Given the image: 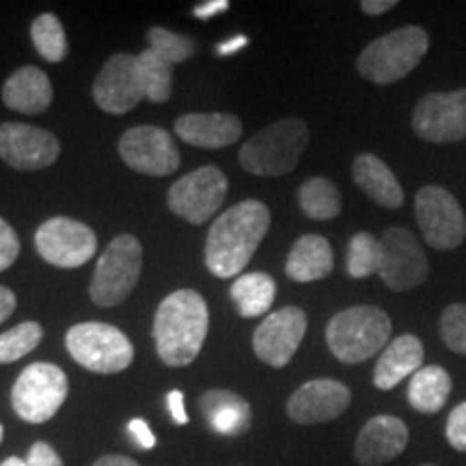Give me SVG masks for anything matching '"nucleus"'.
Returning <instances> with one entry per match:
<instances>
[{"label": "nucleus", "mask_w": 466, "mask_h": 466, "mask_svg": "<svg viewBox=\"0 0 466 466\" xmlns=\"http://www.w3.org/2000/svg\"><path fill=\"white\" fill-rule=\"evenodd\" d=\"M270 229V209L266 203L248 199L220 214L209 227L206 266L214 277L240 275Z\"/></svg>", "instance_id": "1"}, {"label": "nucleus", "mask_w": 466, "mask_h": 466, "mask_svg": "<svg viewBox=\"0 0 466 466\" xmlns=\"http://www.w3.org/2000/svg\"><path fill=\"white\" fill-rule=\"evenodd\" d=\"M209 329L203 296L195 289H177L160 302L154 319L156 350L162 363L186 367L199 357Z\"/></svg>", "instance_id": "2"}, {"label": "nucleus", "mask_w": 466, "mask_h": 466, "mask_svg": "<svg viewBox=\"0 0 466 466\" xmlns=\"http://www.w3.org/2000/svg\"><path fill=\"white\" fill-rule=\"evenodd\" d=\"M391 318L382 309L357 305L343 309L326 326V343L341 363L357 365L382 352L391 339Z\"/></svg>", "instance_id": "3"}, {"label": "nucleus", "mask_w": 466, "mask_h": 466, "mask_svg": "<svg viewBox=\"0 0 466 466\" xmlns=\"http://www.w3.org/2000/svg\"><path fill=\"white\" fill-rule=\"evenodd\" d=\"M309 143V127L300 119H281L248 138L240 149L244 171L261 177H281L299 165Z\"/></svg>", "instance_id": "4"}, {"label": "nucleus", "mask_w": 466, "mask_h": 466, "mask_svg": "<svg viewBox=\"0 0 466 466\" xmlns=\"http://www.w3.org/2000/svg\"><path fill=\"white\" fill-rule=\"evenodd\" d=\"M430 37L421 26H404L387 33L360 52L357 69L374 85H391L406 78L423 61Z\"/></svg>", "instance_id": "5"}, {"label": "nucleus", "mask_w": 466, "mask_h": 466, "mask_svg": "<svg viewBox=\"0 0 466 466\" xmlns=\"http://www.w3.org/2000/svg\"><path fill=\"white\" fill-rule=\"evenodd\" d=\"M143 268V247L130 233H121L97 259L89 285L91 300L97 307H115L137 288Z\"/></svg>", "instance_id": "6"}, {"label": "nucleus", "mask_w": 466, "mask_h": 466, "mask_svg": "<svg viewBox=\"0 0 466 466\" xmlns=\"http://www.w3.org/2000/svg\"><path fill=\"white\" fill-rule=\"evenodd\" d=\"M67 352L93 374H119L134 360L132 341L119 329L102 322H85L69 329Z\"/></svg>", "instance_id": "7"}, {"label": "nucleus", "mask_w": 466, "mask_h": 466, "mask_svg": "<svg viewBox=\"0 0 466 466\" xmlns=\"http://www.w3.org/2000/svg\"><path fill=\"white\" fill-rule=\"evenodd\" d=\"M69 382L66 371L52 363L28 365L11 389L15 415L26 423H46L66 404Z\"/></svg>", "instance_id": "8"}, {"label": "nucleus", "mask_w": 466, "mask_h": 466, "mask_svg": "<svg viewBox=\"0 0 466 466\" xmlns=\"http://www.w3.org/2000/svg\"><path fill=\"white\" fill-rule=\"evenodd\" d=\"M415 214L425 242L436 250H453L466 238V217L456 197L441 186H423L415 197Z\"/></svg>", "instance_id": "9"}, {"label": "nucleus", "mask_w": 466, "mask_h": 466, "mask_svg": "<svg viewBox=\"0 0 466 466\" xmlns=\"http://www.w3.org/2000/svg\"><path fill=\"white\" fill-rule=\"evenodd\" d=\"M229 182L217 167H201L184 175L168 190V208L192 225L208 223L223 206Z\"/></svg>", "instance_id": "10"}, {"label": "nucleus", "mask_w": 466, "mask_h": 466, "mask_svg": "<svg viewBox=\"0 0 466 466\" xmlns=\"http://www.w3.org/2000/svg\"><path fill=\"white\" fill-rule=\"evenodd\" d=\"M35 247L48 264L72 270L85 266L96 255L97 238L91 227L80 220L55 217L35 233Z\"/></svg>", "instance_id": "11"}, {"label": "nucleus", "mask_w": 466, "mask_h": 466, "mask_svg": "<svg viewBox=\"0 0 466 466\" xmlns=\"http://www.w3.org/2000/svg\"><path fill=\"white\" fill-rule=\"evenodd\" d=\"M382 283L393 291H406L421 285L430 275V261L421 244L406 227H389L380 238Z\"/></svg>", "instance_id": "12"}, {"label": "nucleus", "mask_w": 466, "mask_h": 466, "mask_svg": "<svg viewBox=\"0 0 466 466\" xmlns=\"http://www.w3.org/2000/svg\"><path fill=\"white\" fill-rule=\"evenodd\" d=\"M412 130L428 143L466 138V89L436 91L421 97L412 113Z\"/></svg>", "instance_id": "13"}, {"label": "nucleus", "mask_w": 466, "mask_h": 466, "mask_svg": "<svg viewBox=\"0 0 466 466\" xmlns=\"http://www.w3.org/2000/svg\"><path fill=\"white\" fill-rule=\"evenodd\" d=\"M121 158L132 171L165 177L179 168V149L171 134L158 126H137L127 130L119 141Z\"/></svg>", "instance_id": "14"}, {"label": "nucleus", "mask_w": 466, "mask_h": 466, "mask_svg": "<svg viewBox=\"0 0 466 466\" xmlns=\"http://www.w3.org/2000/svg\"><path fill=\"white\" fill-rule=\"evenodd\" d=\"M305 333V311L300 307H283L258 326L253 335V350L266 365L281 370L299 352Z\"/></svg>", "instance_id": "15"}, {"label": "nucleus", "mask_w": 466, "mask_h": 466, "mask_svg": "<svg viewBox=\"0 0 466 466\" xmlns=\"http://www.w3.org/2000/svg\"><path fill=\"white\" fill-rule=\"evenodd\" d=\"M145 97L138 56L115 55L104 63L93 83V100L104 113L124 115L137 108Z\"/></svg>", "instance_id": "16"}, {"label": "nucleus", "mask_w": 466, "mask_h": 466, "mask_svg": "<svg viewBox=\"0 0 466 466\" xmlns=\"http://www.w3.org/2000/svg\"><path fill=\"white\" fill-rule=\"evenodd\" d=\"M61 145L55 134L26 124H0V158L17 171H39L55 165Z\"/></svg>", "instance_id": "17"}, {"label": "nucleus", "mask_w": 466, "mask_h": 466, "mask_svg": "<svg viewBox=\"0 0 466 466\" xmlns=\"http://www.w3.org/2000/svg\"><path fill=\"white\" fill-rule=\"evenodd\" d=\"M350 401H352V393L346 384L330 380V378H318L296 389L285 408L294 423L316 425L341 417L350 408Z\"/></svg>", "instance_id": "18"}, {"label": "nucleus", "mask_w": 466, "mask_h": 466, "mask_svg": "<svg viewBox=\"0 0 466 466\" xmlns=\"http://www.w3.org/2000/svg\"><path fill=\"white\" fill-rule=\"evenodd\" d=\"M408 441L410 432L400 417L376 415L360 428L354 442V458L360 466H382L400 458Z\"/></svg>", "instance_id": "19"}, {"label": "nucleus", "mask_w": 466, "mask_h": 466, "mask_svg": "<svg viewBox=\"0 0 466 466\" xmlns=\"http://www.w3.org/2000/svg\"><path fill=\"white\" fill-rule=\"evenodd\" d=\"M175 132L192 147L223 149L242 137V121L227 113H190L175 121Z\"/></svg>", "instance_id": "20"}, {"label": "nucleus", "mask_w": 466, "mask_h": 466, "mask_svg": "<svg viewBox=\"0 0 466 466\" xmlns=\"http://www.w3.org/2000/svg\"><path fill=\"white\" fill-rule=\"evenodd\" d=\"M425 350L415 335H400L382 350L374 370V387L391 391L401 380L412 378L423 367Z\"/></svg>", "instance_id": "21"}, {"label": "nucleus", "mask_w": 466, "mask_h": 466, "mask_svg": "<svg viewBox=\"0 0 466 466\" xmlns=\"http://www.w3.org/2000/svg\"><path fill=\"white\" fill-rule=\"evenodd\" d=\"M199 408L209 428L220 436H242L248 432L253 412L242 395L227 389H209L199 398Z\"/></svg>", "instance_id": "22"}, {"label": "nucleus", "mask_w": 466, "mask_h": 466, "mask_svg": "<svg viewBox=\"0 0 466 466\" xmlns=\"http://www.w3.org/2000/svg\"><path fill=\"white\" fill-rule=\"evenodd\" d=\"M5 106L25 115H39L50 108L52 85L39 67H20L7 78L3 86Z\"/></svg>", "instance_id": "23"}, {"label": "nucleus", "mask_w": 466, "mask_h": 466, "mask_svg": "<svg viewBox=\"0 0 466 466\" xmlns=\"http://www.w3.org/2000/svg\"><path fill=\"white\" fill-rule=\"evenodd\" d=\"M335 255L330 242L322 236H302L296 240L288 255L285 272L296 283L322 281L333 272Z\"/></svg>", "instance_id": "24"}, {"label": "nucleus", "mask_w": 466, "mask_h": 466, "mask_svg": "<svg viewBox=\"0 0 466 466\" xmlns=\"http://www.w3.org/2000/svg\"><path fill=\"white\" fill-rule=\"evenodd\" d=\"M352 177L371 201L387 209L404 206V190L389 165L374 154H360L352 165Z\"/></svg>", "instance_id": "25"}, {"label": "nucleus", "mask_w": 466, "mask_h": 466, "mask_svg": "<svg viewBox=\"0 0 466 466\" xmlns=\"http://www.w3.org/2000/svg\"><path fill=\"white\" fill-rule=\"evenodd\" d=\"M451 395V376L441 365H425L410 378L408 401L421 415H436Z\"/></svg>", "instance_id": "26"}, {"label": "nucleus", "mask_w": 466, "mask_h": 466, "mask_svg": "<svg viewBox=\"0 0 466 466\" xmlns=\"http://www.w3.org/2000/svg\"><path fill=\"white\" fill-rule=\"evenodd\" d=\"M277 296L275 279L266 272H248L231 285V299L242 318H259L270 311Z\"/></svg>", "instance_id": "27"}, {"label": "nucleus", "mask_w": 466, "mask_h": 466, "mask_svg": "<svg viewBox=\"0 0 466 466\" xmlns=\"http://www.w3.org/2000/svg\"><path fill=\"white\" fill-rule=\"evenodd\" d=\"M299 203L305 217L333 220L341 214V197L337 186L326 177H311L299 188Z\"/></svg>", "instance_id": "28"}, {"label": "nucleus", "mask_w": 466, "mask_h": 466, "mask_svg": "<svg viewBox=\"0 0 466 466\" xmlns=\"http://www.w3.org/2000/svg\"><path fill=\"white\" fill-rule=\"evenodd\" d=\"M138 72H141L145 97L154 104L168 102L173 91V66L158 52L147 48L138 55Z\"/></svg>", "instance_id": "29"}, {"label": "nucleus", "mask_w": 466, "mask_h": 466, "mask_svg": "<svg viewBox=\"0 0 466 466\" xmlns=\"http://www.w3.org/2000/svg\"><path fill=\"white\" fill-rule=\"evenodd\" d=\"M31 39L35 50L46 61L58 63L67 56V37L66 28L55 14H42L31 25Z\"/></svg>", "instance_id": "30"}, {"label": "nucleus", "mask_w": 466, "mask_h": 466, "mask_svg": "<svg viewBox=\"0 0 466 466\" xmlns=\"http://www.w3.org/2000/svg\"><path fill=\"white\" fill-rule=\"evenodd\" d=\"M382 247L378 238L367 231L354 233L348 244V275L352 279H365L380 272Z\"/></svg>", "instance_id": "31"}, {"label": "nucleus", "mask_w": 466, "mask_h": 466, "mask_svg": "<svg viewBox=\"0 0 466 466\" xmlns=\"http://www.w3.org/2000/svg\"><path fill=\"white\" fill-rule=\"evenodd\" d=\"M44 339V329L37 322H22L0 335V365L14 363L31 354Z\"/></svg>", "instance_id": "32"}, {"label": "nucleus", "mask_w": 466, "mask_h": 466, "mask_svg": "<svg viewBox=\"0 0 466 466\" xmlns=\"http://www.w3.org/2000/svg\"><path fill=\"white\" fill-rule=\"evenodd\" d=\"M149 48L158 52L162 58H167L171 66H177V63L188 61L195 55L197 44L195 39L184 37V35L167 31L162 26H154L149 31Z\"/></svg>", "instance_id": "33"}, {"label": "nucleus", "mask_w": 466, "mask_h": 466, "mask_svg": "<svg viewBox=\"0 0 466 466\" xmlns=\"http://www.w3.org/2000/svg\"><path fill=\"white\" fill-rule=\"evenodd\" d=\"M441 337L451 352L466 357V302H456L442 311Z\"/></svg>", "instance_id": "34"}, {"label": "nucleus", "mask_w": 466, "mask_h": 466, "mask_svg": "<svg viewBox=\"0 0 466 466\" xmlns=\"http://www.w3.org/2000/svg\"><path fill=\"white\" fill-rule=\"evenodd\" d=\"M445 436L456 451H466V401L451 410L445 425Z\"/></svg>", "instance_id": "35"}, {"label": "nucleus", "mask_w": 466, "mask_h": 466, "mask_svg": "<svg viewBox=\"0 0 466 466\" xmlns=\"http://www.w3.org/2000/svg\"><path fill=\"white\" fill-rule=\"evenodd\" d=\"M17 255H20V238L14 227L0 218V272L14 266Z\"/></svg>", "instance_id": "36"}, {"label": "nucleus", "mask_w": 466, "mask_h": 466, "mask_svg": "<svg viewBox=\"0 0 466 466\" xmlns=\"http://www.w3.org/2000/svg\"><path fill=\"white\" fill-rule=\"evenodd\" d=\"M26 466H63V460L58 458L56 450L48 442L39 441L28 450Z\"/></svg>", "instance_id": "37"}, {"label": "nucleus", "mask_w": 466, "mask_h": 466, "mask_svg": "<svg viewBox=\"0 0 466 466\" xmlns=\"http://www.w3.org/2000/svg\"><path fill=\"white\" fill-rule=\"evenodd\" d=\"M127 430H130V434L134 436V439H137L141 450H154L156 436L149 430L147 421H143V419H132V421L127 423Z\"/></svg>", "instance_id": "38"}, {"label": "nucleus", "mask_w": 466, "mask_h": 466, "mask_svg": "<svg viewBox=\"0 0 466 466\" xmlns=\"http://www.w3.org/2000/svg\"><path fill=\"white\" fill-rule=\"evenodd\" d=\"M167 406H168V412H171L173 421L177 425H186L188 423V412H186V400H184V393L182 391H171L167 395Z\"/></svg>", "instance_id": "39"}, {"label": "nucleus", "mask_w": 466, "mask_h": 466, "mask_svg": "<svg viewBox=\"0 0 466 466\" xmlns=\"http://www.w3.org/2000/svg\"><path fill=\"white\" fill-rule=\"evenodd\" d=\"M227 9H229V3H227V0H208V3L197 5L195 15L197 17H203V20H208V17L225 14Z\"/></svg>", "instance_id": "40"}, {"label": "nucleus", "mask_w": 466, "mask_h": 466, "mask_svg": "<svg viewBox=\"0 0 466 466\" xmlns=\"http://www.w3.org/2000/svg\"><path fill=\"white\" fill-rule=\"evenodd\" d=\"M15 305H17V299L14 291L5 288V285H0V324H3L5 319L15 311Z\"/></svg>", "instance_id": "41"}, {"label": "nucleus", "mask_w": 466, "mask_h": 466, "mask_svg": "<svg viewBox=\"0 0 466 466\" xmlns=\"http://www.w3.org/2000/svg\"><path fill=\"white\" fill-rule=\"evenodd\" d=\"M395 5H398V0H363L360 3V11L367 15H382L387 11H391Z\"/></svg>", "instance_id": "42"}, {"label": "nucleus", "mask_w": 466, "mask_h": 466, "mask_svg": "<svg viewBox=\"0 0 466 466\" xmlns=\"http://www.w3.org/2000/svg\"><path fill=\"white\" fill-rule=\"evenodd\" d=\"M247 44H248V37H244V35H238V37H231V39H227V42L218 44L217 46V55L231 56V55H236L238 50H242Z\"/></svg>", "instance_id": "43"}, {"label": "nucleus", "mask_w": 466, "mask_h": 466, "mask_svg": "<svg viewBox=\"0 0 466 466\" xmlns=\"http://www.w3.org/2000/svg\"><path fill=\"white\" fill-rule=\"evenodd\" d=\"M93 466H141L138 462H134L132 458L126 456H116V453H110V456H102L100 460H96Z\"/></svg>", "instance_id": "44"}, {"label": "nucleus", "mask_w": 466, "mask_h": 466, "mask_svg": "<svg viewBox=\"0 0 466 466\" xmlns=\"http://www.w3.org/2000/svg\"><path fill=\"white\" fill-rule=\"evenodd\" d=\"M0 466H26V460L11 456L7 460H3V462H0Z\"/></svg>", "instance_id": "45"}, {"label": "nucleus", "mask_w": 466, "mask_h": 466, "mask_svg": "<svg viewBox=\"0 0 466 466\" xmlns=\"http://www.w3.org/2000/svg\"><path fill=\"white\" fill-rule=\"evenodd\" d=\"M3 439H5V428H3V423H0V442H3Z\"/></svg>", "instance_id": "46"}, {"label": "nucleus", "mask_w": 466, "mask_h": 466, "mask_svg": "<svg viewBox=\"0 0 466 466\" xmlns=\"http://www.w3.org/2000/svg\"><path fill=\"white\" fill-rule=\"evenodd\" d=\"M419 466H436V464H419Z\"/></svg>", "instance_id": "47"}]
</instances>
